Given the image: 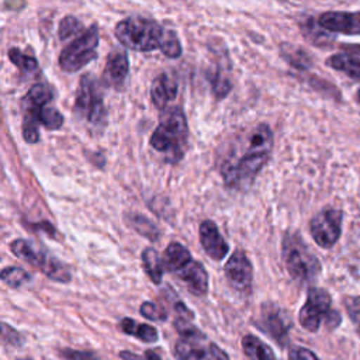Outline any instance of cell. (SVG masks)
Instances as JSON below:
<instances>
[{"instance_id": "obj_1", "label": "cell", "mask_w": 360, "mask_h": 360, "mask_svg": "<svg viewBox=\"0 0 360 360\" xmlns=\"http://www.w3.org/2000/svg\"><path fill=\"white\" fill-rule=\"evenodd\" d=\"M273 149V132L264 122L253 127L238 159H225L221 166L224 183L229 188H245L253 183L269 162Z\"/></svg>"}, {"instance_id": "obj_2", "label": "cell", "mask_w": 360, "mask_h": 360, "mask_svg": "<svg viewBox=\"0 0 360 360\" xmlns=\"http://www.w3.org/2000/svg\"><path fill=\"white\" fill-rule=\"evenodd\" d=\"M118 42L136 52H150L159 49L167 58H179L183 52L176 32L160 25L152 18L129 15L117 22L114 28Z\"/></svg>"}, {"instance_id": "obj_3", "label": "cell", "mask_w": 360, "mask_h": 360, "mask_svg": "<svg viewBox=\"0 0 360 360\" xmlns=\"http://www.w3.org/2000/svg\"><path fill=\"white\" fill-rule=\"evenodd\" d=\"M149 143L155 150L166 153L172 163L183 158L188 145V127L186 115L179 107H170L162 112Z\"/></svg>"}, {"instance_id": "obj_4", "label": "cell", "mask_w": 360, "mask_h": 360, "mask_svg": "<svg viewBox=\"0 0 360 360\" xmlns=\"http://www.w3.org/2000/svg\"><path fill=\"white\" fill-rule=\"evenodd\" d=\"M281 255L288 274L295 281L309 283L319 276L321 263L298 232H288L284 235Z\"/></svg>"}, {"instance_id": "obj_5", "label": "cell", "mask_w": 360, "mask_h": 360, "mask_svg": "<svg viewBox=\"0 0 360 360\" xmlns=\"http://www.w3.org/2000/svg\"><path fill=\"white\" fill-rule=\"evenodd\" d=\"M73 112L91 129L100 131L105 127L107 111L104 107L103 94L97 80L91 73H84L80 77L75 97Z\"/></svg>"}, {"instance_id": "obj_6", "label": "cell", "mask_w": 360, "mask_h": 360, "mask_svg": "<svg viewBox=\"0 0 360 360\" xmlns=\"http://www.w3.org/2000/svg\"><path fill=\"white\" fill-rule=\"evenodd\" d=\"M298 321L305 330L315 333L322 321L329 330L336 329L342 322V315L332 308V298L326 290L311 287L307 294V301L300 309Z\"/></svg>"}, {"instance_id": "obj_7", "label": "cell", "mask_w": 360, "mask_h": 360, "mask_svg": "<svg viewBox=\"0 0 360 360\" xmlns=\"http://www.w3.org/2000/svg\"><path fill=\"white\" fill-rule=\"evenodd\" d=\"M10 250L28 264L37 267L41 273L46 277L59 281V283H69L72 274L69 269L55 256L48 253L46 250L37 249V246L25 239H14L10 243Z\"/></svg>"}, {"instance_id": "obj_8", "label": "cell", "mask_w": 360, "mask_h": 360, "mask_svg": "<svg viewBox=\"0 0 360 360\" xmlns=\"http://www.w3.org/2000/svg\"><path fill=\"white\" fill-rule=\"evenodd\" d=\"M98 27L90 25L83 34L76 37L59 53V68L63 72L75 73L97 58Z\"/></svg>"}, {"instance_id": "obj_9", "label": "cell", "mask_w": 360, "mask_h": 360, "mask_svg": "<svg viewBox=\"0 0 360 360\" xmlns=\"http://www.w3.org/2000/svg\"><path fill=\"white\" fill-rule=\"evenodd\" d=\"M173 350L177 360H231L228 353L211 342L198 328L180 336Z\"/></svg>"}, {"instance_id": "obj_10", "label": "cell", "mask_w": 360, "mask_h": 360, "mask_svg": "<svg viewBox=\"0 0 360 360\" xmlns=\"http://www.w3.org/2000/svg\"><path fill=\"white\" fill-rule=\"evenodd\" d=\"M343 212L336 208H325L309 221V232L315 243L323 249L332 248L342 235Z\"/></svg>"}, {"instance_id": "obj_11", "label": "cell", "mask_w": 360, "mask_h": 360, "mask_svg": "<svg viewBox=\"0 0 360 360\" xmlns=\"http://www.w3.org/2000/svg\"><path fill=\"white\" fill-rule=\"evenodd\" d=\"M225 277L228 284L240 294H250L252 283H253V267L246 256V253L240 249H236L224 267Z\"/></svg>"}, {"instance_id": "obj_12", "label": "cell", "mask_w": 360, "mask_h": 360, "mask_svg": "<svg viewBox=\"0 0 360 360\" xmlns=\"http://www.w3.org/2000/svg\"><path fill=\"white\" fill-rule=\"evenodd\" d=\"M259 326L267 335H270L278 343V346L283 347L288 343V335H290L292 322L290 315L284 309L278 308L277 305L274 304L263 305Z\"/></svg>"}, {"instance_id": "obj_13", "label": "cell", "mask_w": 360, "mask_h": 360, "mask_svg": "<svg viewBox=\"0 0 360 360\" xmlns=\"http://www.w3.org/2000/svg\"><path fill=\"white\" fill-rule=\"evenodd\" d=\"M319 25L330 32H340L346 35L360 34V11H326L318 18Z\"/></svg>"}, {"instance_id": "obj_14", "label": "cell", "mask_w": 360, "mask_h": 360, "mask_svg": "<svg viewBox=\"0 0 360 360\" xmlns=\"http://www.w3.org/2000/svg\"><path fill=\"white\" fill-rule=\"evenodd\" d=\"M128 75H129V60H128L127 52L122 49L111 51L105 60L103 80L108 86L120 91L124 89Z\"/></svg>"}, {"instance_id": "obj_15", "label": "cell", "mask_w": 360, "mask_h": 360, "mask_svg": "<svg viewBox=\"0 0 360 360\" xmlns=\"http://www.w3.org/2000/svg\"><path fill=\"white\" fill-rule=\"evenodd\" d=\"M198 233H200V242H201V246L204 249V252L214 260L219 262L222 260L228 250H229V246L226 243V240L222 238L217 224L211 219H204L201 224H200V229H198Z\"/></svg>"}, {"instance_id": "obj_16", "label": "cell", "mask_w": 360, "mask_h": 360, "mask_svg": "<svg viewBox=\"0 0 360 360\" xmlns=\"http://www.w3.org/2000/svg\"><path fill=\"white\" fill-rule=\"evenodd\" d=\"M174 276L186 285V288L197 295L202 297L208 291V273L205 267L195 260H190L180 270L174 273Z\"/></svg>"}, {"instance_id": "obj_17", "label": "cell", "mask_w": 360, "mask_h": 360, "mask_svg": "<svg viewBox=\"0 0 360 360\" xmlns=\"http://www.w3.org/2000/svg\"><path fill=\"white\" fill-rule=\"evenodd\" d=\"M177 82L169 73H160L150 86V98L156 108L166 110L169 101L174 100L177 96Z\"/></svg>"}, {"instance_id": "obj_18", "label": "cell", "mask_w": 360, "mask_h": 360, "mask_svg": "<svg viewBox=\"0 0 360 360\" xmlns=\"http://www.w3.org/2000/svg\"><path fill=\"white\" fill-rule=\"evenodd\" d=\"M300 28L304 38L315 46L328 48L335 42V37L325 32L323 28L319 25V22L315 21L312 17H307L305 20H302L300 22Z\"/></svg>"}, {"instance_id": "obj_19", "label": "cell", "mask_w": 360, "mask_h": 360, "mask_svg": "<svg viewBox=\"0 0 360 360\" xmlns=\"http://www.w3.org/2000/svg\"><path fill=\"white\" fill-rule=\"evenodd\" d=\"M162 259H163L165 269L169 270L172 274H174L184 264H187L190 260H193L187 248H184L179 242H170L167 245V248L165 249Z\"/></svg>"}, {"instance_id": "obj_20", "label": "cell", "mask_w": 360, "mask_h": 360, "mask_svg": "<svg viewBox=\"0 0 360 360\" xmlns=\"http://www.w3.org/2000/svg\"><path fill=\"white\" fill-rule=\"evenodd\" d=\"M118 326L125 335L134 336V338L139 339L143 343H155L159 339V333L152 325L136 322L132 318L121 319Z\"/></svg>"}, {"instance_id": "obj_21", "label": "cell", "mask_w": 360, "mask_h": 360, "mask_svg": "<svg viewBox=\"0 0 360 360\" xmlns=\"http://www.w3.org/2000/svg\"><path fill=\"white\" fill-rule=\"evenodd\" d=\"M242 349L250 360H277L273 349L252 333L242 338Z\"/></svg>"}, {"instance_id": "obj_22", "label": "cell", "mask_w": 360, "mask_h": 360, "mask_svg": "<svg viewBox=\"0 0 360 360\" xmlns=\"http://www.w3.org/2000/svg\"><path fill=\"white\" fill-rule=\"evenodd\" d=\"M280 55L290 66L300 70H307L314 65L311 55L304 48L297 46L294 44L283 42L280 45Z\"/></svg>"}, {"instance_id": "obj_23", "label": "cell", "mask_w": 360, "mask_h": 360, "mask_svg": "<svg viewBox=\"0 0 360 360\" xmlns=\"http://www.w3.org/2000/svg\"><path fill=\"white\" fill-rule=\"evenodd\" d=\"M329 68L343 72L352 79L360 80V58L349 53H335L329 56L325 62Z\"/></svg>"}, {"instance_id": "obj_24", "label": "cell", "mask_w": 360, "mask_h": 360, "mask_svg": "<svg viewBox=\"0 0 360 360\" xmlns=\"http://www.w3.org/2000/svg\"><path fill=\"white\" fill-rule=\"evenodd\" d=\"M142 259V266L145 269V273L149 276L150 281L153 284H160L163 278V259H160L159 253L153 248H146L142 250L141 255Z\"/></svg>"}, {"instance_id": "obj_25", "label": "cell", "mask_w": 360, "mask_h": 360, "mask_svg": "<svg viewBox=\"0 0 360 360\" xmlns=\"http://www.w3.org/2000/svg\"><path fill=\"white\" fill-rule=\"evenodd\" d=\"M127 221L138 233L148 238L149 240H158L159 239V229L155 226L153 222H150L143 215L131 214V215L127 217Z\"/></svg>"}, {"instance_id": "obj_26", "label": "cell", "mask_w": 360, "mask_h": 360, "mask_svg": "<svg viewBox=\"0 0 360 360\" xmlns=\"http://www.w3.org/2000/svg\"><path fill=\"white\" fill-rule=\"evenodd\" d=\"M8 59L24 73V75H34L38 72V60L34 56H28L22 53L18 48L8 49Z\"/></svg>"}, {"instance_id": "obj_27", "label": "cell", "mask_w": 360, "mask_h": 360, "mask_svg": "<svg viewBox=\"0 0 360 360\" xmlns=\"http://www.w3.org/2000/svg\"><path fill=\"white\" fill-rule=\"evenodd\" d=\"M1 280L13 287V288H18L27 283L31 281V276L21 267H17V266H8V267H4L1 270V274H0Z\"/></svg>"}, {"instance_id": "obj_28", "label": "cell", "mask_w": 360, "mask_h": 360, "mask_svg": "<svg viewBox=\"0 0 360 360\" xmlns=\"http://www.w3.org/2000/svg\"><path fill=\"white\" fill-rule=\"evenodd\" d=\"M86 30L83 27V24L75 17V15H65L60 22H59V28H58V34L59 38L62 41L73 37V35H80L83 34Z\"/></svg>"}, {"instance_id": "obj_29", "label": "cell", "mask_w": 360, "mask_h": 360, "mask_svg": "<svg viewBox=\"0 0 360 360\" xmlns=\"http://www.w3.org/2000/svg\"><path fill=\"white\" fill-rule=\"evenodd\" d=\"M210 83H211V89L212 93L215 94L217 98H222L225 97L229 90L232 89V83L231 80L221 72V70H215L211 76H210Z\"/></svg>"}, {"instance_id": "obj_30", "label": "cell", "mask_w": 360, "mask_h": 360, "mask_svg": "<svg viewBox=\"0 0 360 360\" xmlns=\"http://www.w3.org/2000/svg\"><path fill=\"white\" fill-rule=\"evenodd\" d=\"M139 312L143 318L149 321H166L167 319V312L163 307L152 302V301H145L142 302Z\"/></svg>"}, {"instance_id": "obj_31", "label": "cell", "mask_w": 360, "mask_h": 360, "mask_svg": "<svg viewBox=\"0 0 360 360\" xmlns=\"http://www.w3.org/2000/svg\"><path fill=\"white\" fill-rule=\"evenodd\" d=\"M343 304H345L349 318L356 325L357 335L360 336V297L346 295V297H343Z\"/></svg>"}, {"instance_id": "obj_32", "label": "cell", "mask_w": 360, "mask_h": 360, "mask_svg": "<svg viewBox=\"0 0 360 360\" xmlns=\"http://www.w3.org/2000/svg\"><path fill=\"white\" fill-rule=\"evenodd\" d=\"M311 79H312V80H309V82H311V84H312V87H314L315 90L322 91L323 96H326V97H329V98H335L336 101H340V100H342L340 91H339L338 87H335L332 83H328L326 80L319 79V77H311Z\"/></svg>"}, {"instance_id": "obj_33", "label": "cell", "mask_w": 360, "mask_h": 360, "mask_svg": "<svg viewBox=\"0 0 360 360\" xmlns=\"http://www.w3.org/2000/svg\"><path fill=\"white\" fill-rule=\"evenodd\" d=\"M1 340L4 345H10L13 347H20L24 342L21 333L7 322H1Z\"/></svg>"}, {"instance_id": "obj_34", "label": "cell", "mask_w": 360, "mask_h": 360, "mask_svg": "<svg viewBox=\"0 0 360 360\" xmlns=\"http://www.w3.org/2000/svg\"><path fill=\"white\" fill-rule=\"evenodd\" d=\"M59 356L66 360H101L96 353L86 352V350H76V349H60Z\"/></svg>"}, {"instance_id": "obj_35", "label": "cell", "mask_w": 360, "mask_h": 360, "mask_svg": "<svg viewBox=\"0 0 360 360\" xmlns=\"http://www.w3.org/2000/svg\"><path fill=\"white\" fill-rule=\"evenodd\" d=\"M288 360H321V359L307 347L292 346L288 353Z\"/></svg>"}, {"instance_id": "obj_36", "label": "cell", "mask_w": 360, "mask_h": 360, "mask_svg": "<svg viewBox=\"0 0 360 360\" xmlns=\"http://www.w3.org/2000/svg\"><path fill=\"white\" fill-rule=\"evenodd\" d=\"M120 357L122 360H162V357L155 352V350H145L142 356L139 354H135L132 352H128V350H121L120 352Z\"/></svg>"}, {"instance_id": "obj_37", "label": "cell", "mask_w": 360, "mask_h": 360, "mask_svg": "<svg viewBox=\"0 0 360 360\" xmlns=\"http://www.w3.org/2000/svg\"><path fill=\"white\" fill-rule=\"evenodd\" d=\"M340 49L345 51V53L350 52L349 55H353L357 56L360 55V44H340Z\"/></svg>"}, {"instance_id": "obj_38", "label": "cell", "mask_w": 360, "mask_h": 360, "mask_svg": "<svg viewBox=\"0 0 360 360\" xmlns=\"http://www.w3.org/2000/svg\"><path fill=\"white\" fill-rule=\"evenodd\" d=\"M356 98H357V101H359V104H360V89H359V91H357V94H356Z\"/></svg>"}, {"instance_id": "obj_39", "label": "cell", "mask_w": 360, "mask_h": 360, "mask_svg": "<svg viewBox=\"0 0 360 360\" xmlns=\"http://www.w3.org/2000/svg\"><path fill=\"white\" fill-rule=\"evenodd\" d=\"M17 360H32V359H17Z\"/></svg>"}]
</instances>
